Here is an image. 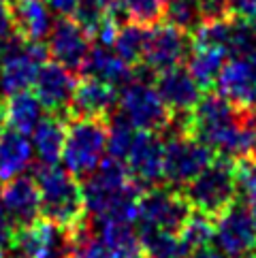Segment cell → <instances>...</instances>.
<instances>
[{
    "mask_svg": "<svg viewBox=\"0 0 256 258\" xmlns=\"http://www.w3.org/2000/svg\"><path fill=\"white\" fill-rule=\"evenodd\" d=\"M100 241L122 258H145L139 233L133 222H100Z\"/></svg>",
    "mask_w": 256,
    "mask_h": 258,
    "instance_id": "obj_26",
    "label": "cell"
},
{
    "mask_svg": "<svg viewBox=\"0 0 256 258\" xmlns=\"http://www.w3.org/2000/svg\"><path fill=\"white\" fill-rule=\"evenodd\" d=\"M109 124V137H107V152L111 158L124 162L128 150H131V145L135 141V135H137V128L131 126L126 122L122 115L113 117Z\"/></svg>",
    "mask_w": 256,
    "mask_h": 258,
    "instance_id": "obj_29",
    "label": "cell"
},
{
    "mask_svg": "<svg viewBox=\"0 0 256 258\" xmlns=\"http://www.w3.org/2000/svg\"><path fill=\"white\" fill-rule=\"evenodd\" d=\"M139 239H141L143 254L148 258H186L190 254L188 245L181 241L179 233L141 226Z\"/></svg>",
    "mask_w": 256,
    "mask_h": 258,
    "instance_id": "obj_24",
    "label": "cell"
},
{
    "mask_svg": "<svg viewBox=\"0 0 256 258\" xmlns=\"http://www.w3.org/2000/svg\"><path fill=\"white\" fill-rule=\"evenodd\" d=\"M5 105H7V122L9 128H13V131L32 135L36 124L43 119V105L30 90L9 94Z\"/></svg>",
    "mask_w": 256,
    "mask_h": 258,
    "instance_id": "obj_22",
    "label": "cell"
},
{
    "mask_svg": "<svg viewBox=\"0 0 256 258\" xmlns=\"http://www.w3.org/2000/svg\"><path fill=\"white\" fill-rule=\"evenodd\" d=\"M228 11L235 17H243V20H250L256 13V0H226Z\"/></svg>",
    "mask_w": 256,
    "mask_h": 258,
    "instance_id": "obj_32",
    "label": "cell"
},
{
    "mask_svg": "<svg viewBox=\"0 0 256 258\" xmlns=\"http://www.w3.org/2000/svg\"><path fill=\"white\" fill-rule=\"evenodd\" d=\"M34 179L41 192V216L64 228H73L86 220L84 183L71 171L58 164H39Z\"/></svg>",
    "mask_w": 256,
    "mask_h": 258,
    "instance_id": "obj_3",
    "label": "cell"
},
{
    "mask_svg": "<svg viewBox=\"0 0 256 258\" xmlns=\"http://www.w3.org/2000/svg\"><path fill=\"white\" fill-rule=\"evenodd\" d=\"M192 214V205L186 195L164 188H150L141 192L137 205V222L145 228H162L179 233Z\"/></svg>",
    "mask_w": 256,
    "mask_h": 258,
    "instance_id": "obj_8",
    "label": "cell"
},
{
    "mask_svg": "<svg viewBox=\"0 0 256 258\" xmlns=\"http://www.w3.org/2000/svg\"><path fill=\"white\" fill-rule=\"evenodd\" d=\"M71 117L73 115L49 113L36 124V128L32 131V145L41 164H49L51 167V164H58L62 160V150H64V141H67Z\"/></svg>",
    "mask_w": 256,
    "mask_h": 258,
    "instance_id": "obj_18",
    "label": "cell"
},
{
    "mask_svg": "<svg viewBox=\"0 0 256 258\" xmlns=\"http://www.w3.org/2000/svg\"><path fill=\"white\" fill-rule=\"evenodd\" d=\"M141 186L126 164L115 158H105L84 183L86 209L98 222H135Z\"/></svg>",
    "mask_w": 256,
    "mask_h": 258,
    "instance_id": "obj_2",
    "label": "cell"
},
{
    "mask_svg": "<svg viewBox=\"0 0 256 258\" xmlns=\"http://www.w3.org/2000/svg\"><path fill=\"white\" fill-rule=\"evenodd\" d=\"M122 5L131 22L154 26L162 20L169 0H122Z\"/></svg>",
    "mask_w": 256,
    "mask_h": 258,
    "instance_id": "obj_30",
    "label": "cell"
},
{
    "mask_svg": "<svg viewBox=\"0 0 256 258\" xmlns=\"http://www.w3.org/2000/svg\"><path fill=\"white\" fill-rule=\"evenodd\" d=\"M73 258H75V256H73Z\"/></svg>",
    "mask_w": 256,
    "mask_h": 258,
    "instance_id": "obj_41",
    "label": "cell"
},
{
    "mask_svg": "<svg viewBox=\"0 0 256 258\" xmlns=\"http://www.w3.org/2000/svg\"><path fill=\"white\" fill-rule=\"evenodd\" d=\"M13 32H15V26H13L11 5L0 0V41H5L7 36H11Z\"/></svg>",
    "mask_w": 256,
    "mask_h": 258,
    "instance_id": "obj_33",
    "label": "cell"
},
{
    "mask_svg": "<svg viewBox=\"0 0 256 258\" xmlns=\"http://www.w3.org/2000/svg\"><path fill=\"white\" fill-rule=\"evenodd\" d=\"M120 115L137 131L158 133L171 126V109L164 105L158 90L143 79H133L117 96Z\"/></svg>",
    "mask_w": 256,
    "mask_h": 258,
    "instance_id": "obj_6",
    "label": "cell"
},
{
    "mask_svg": "<svg viewBox=\"0 0 256 258\" xmlns=\"http://www.w3.org/2000/svg\"><path fill=\"white\" fill-rule=\"evenodd\" d=\"M190 258H228L224 252H220L218 247L212 245H205V247H199V250H192Z\"/></svg>",
    "mask_w": 256,
    "mask_h": 258,
    "instance_id": "obj_35",
    "label": "cell"
},
{
    "mask_svg": "<svg viewBox=\"0 0 256 258\" xmlns=\"http://www.w3.org/2000/svg\"><path fill=\"white\" fill-rule=\"evenodd\" d=\"M160 98L164 100L171 111L175 113H188L192 111L199 100L203 98L201 96V88L197 84V79L190 75V71L184 69V67H173V69H167L158 73L156 77V86Z\"/></svg>",
    "mask_w": 256,
    "mask_h": 258,
    "instance_id": "obj_17",
    "label": "cell"
},
{
    "mask_svg": "<svg viewBox=\"0 0 256 258\" xmlns=\"http://www.w3.org/2000/svg\"><path fill=\"white\" fill-rule=\"evenodd\" d=\"M186 199L192 209L209 218H218L239 197L237 190V162L218 156L209 167L186 186Z\"/></svg>",
    "mask_w": 256,
    "mask_h": 258,
    "instance_id": "obj_4",
    "label": "cell"
},
{
    "mask_svg": "<svg viewBox=\"0 0 256 258\" xmlns=\"http://www.w3.org/2000/svg\"><path fill=\"white\" fill-rule=\"evenodd\" d=\"M162 20L190 34L203 24V13H201L199 0H169Z\"/></svg>",
    "mask_w": 256,
    "mask_h": 258,
    "instance_id": "obj_27",
    "label": "cell"
},
{
    "mask_svg": "<svg viewBox=\"0 0 256 258\" xmlns=\"http://www.w3.org/2000/svg\"><path fill=\"white\" fill-rule=\"evenodd\" d=\"M96 5H100L105 9V11H111V9H117V7H122V0H94Z\"/></svg>",
    "mask_w": 256,
    "mask_h": 258,
    "instance_id": "obj_37",
    "label": "cell"
},
{
    "mask_svg": "<svg viewBox=\"0 0 256 258\" xmlns=\"http://www.w3.org/2000/svg\"><path fill=\"white\" fill-rule=\"evenodd\" d=\"M250 207H252L250 211H252V218H254V226H256V203H254V205H250Z\"/></svg>",
    "mask_w": 256,
    "mask_h": 258,
    "instance_id": "obj_39",
    "label": "cell"
},
{
    "mask_svg": "<svg viewBox=\"0 0 256 258\" xmlns=\"http://www.w3.org/2000/svg\"><path fill=\"white\" fill-rule=\"evenodd\" d=\"M51 11H56L60 17H73L81 0H45Z\"/></svg>",
    "mask_w": 256,
    "mask_h": 258,
    "instance_id": "obj_34",
    "label": "cell"
},
{
    "mask_svg": "<svg viewBox=\"0 0 256 258\" xmlns=\"http://www.w3.org/2000/svg\"><path fill=\"white\" fill-rule=\"evenodd\" d=\"M124 164L141 188H154L164 179V141L156 133L137 131Z\"/></svg>",
    "mask_w": 256,
    "mask_h": 258,
    "instance_id": "obj_11",
    "label": "cell"
},
{
    "mask_svg": "<svg viewBox=\"0 0 256 258\" xmlns=\"http://www.w3.org/2000/svg\"><path fill=\"white\" fill-rule=\"evenodd\" d=\"M77 79L73 75V71L67 67L45 60L41 64L39 73L34 79V94L41 100V105L45 111L58 113V115H71V100L73 92H75Z\"/></svg>",
    "mask_w": 256,
    "mask_h": 258,
    "instance_id": "obj_14",
    "label": "cell"
},
{
    "mask_svg": "<svg viewBox=\"0 0 256 258\" xmlns=\"http://www.w3.org/2000/svg\"><path fill=\"white\" fill-rule=\"evenodd\" d=\"M0 209L13 228L34 222L41 216V192L34 177L17 175L0 190Z\"/></svg>",
    "mask_w": 256,
    "mask_h": 258,
    "instance_id": "obj_15",
    "label": "cell"
},
{
    "mask_svg": "<svg viewBox=\"0 0 256 258\" xmlns=\"http://www.w3.org/2000/svg\"><path fill=\"white\" fill-rule=\"evenodd\" d=\"M115 105H117V88L88 75H84V79H77V86L71 100L73 117L107 119L115 109Z\"/></svg>",
    "mask_w": 256,
    "mask_h": 258,
    "instance_id": "obj_16",
    "label": "cell"
},
{
    "mask_svg": "<svg viewBox=\"0 0 256 258\" xmlns=\"http://www.w3.org/2000/svg\"><path fill=\"white\" fill-rule=\"evenodd\" d=\"M254 109H256V107H254Z\"/></svg>",
    "mask_w": 256,
    "mask_h": 258,
    "instance_id": "obj_42",
    "label": "cell"
},
{
    "mask_svg": "<svg viewBox=\"0 0 256 258\" xmlns=\"http://www.w3.org/2000/svg\"><path fill=\"white\" fill-rule=\"evenodd\" d=\"M214 243L231 258H252L256 252V226L252 211L243 203H233L214 222Z\"/></svg>",
    "mask_w": 256,
    "mask_h": 258,
    "instance_id": "obj_9",
    "label": "cell"
},
{
    "mask_svg": "<svg viewBox=\"0 0 256 258\" xmlns=\"http://www.w3.org/2000/svg\"><path fill=\"white\" fill-rule=\"evenodd\" d=\"M9 128V122H7V105L5 100H0V135Z\"/></svg>",
    "mask_w": 256,
    "mask_h": 258,
    "instance_id": "obj_36",
    "label": "cell"
},
{
    "mask_svg": "<svg viewBox=\"0 0 256 258\" xmlns=\"http://www.w3.org/2000/svg\"><path fill=\"white\" fill-rule=\"evenodd\" d=\"M47 51L53 62L75 73L84 69L90 51H92V39L73 17H60L51 26Z\"/></svg>",
    "mask_w": 256,
    "mask_h": 258,
    "instance_id": "obj_13",
    "label": "cell"
},
{
    "mask_svg": "<svg viewBox=\"0 0 256 258\" xmlns=\"http://www.w3.org/2000/svg\"><path fill=\"white\" fill-rule=\"evenodd\" d=\"M226 60H228V53L224 49L212 47V45L192 43V51L188 56V71L201 88H212Z\"/></svg>",
    "mask_w": 256,
    "mask_h": 258,
    "instance_id": "obj_23",
    "label": "cell"
},
{
    "mask_svg": "<svg viewBox=\"0 0 256 258\" xmlns=\"http://www.w3.org/2000/svg\"><path fill=\"white\" fill-rule=\"evenodd\" d=\"M109 124L100 117H71L62 162L75 177H88L105 160Z\"/></svg>",
    "mask_w": 256,
    "mask_h": 258,
    "instance_id": "obj_5",
    "label": "cell"
},
{
    "mask_svg": "<svg viewBox=\"0 0 256 258\" xmlns=\"http://www.w3.org/2000/svg\"><path fill=\"white\" fill-rule=\"evenodd\" d=\"M148 34H150V26H143L137 22H124L115 32L111 49L131 67H137V64L143 62Z\"/></svg>",
    "mask_w": 256,
    "mask_h": 258,
    "instance_id": "obj_25",
    "label": "cell"
},
{
    "mask_svg": "<svg viewBox=\"0 0 256 258\" xmlns=\"http://www.w3.org/2000/svg\"><path fill=\"white\" fill-rule=\"evenodd\" d=\"M248 22L252 24V28H254V32H256V13H254V15L250 17V20H248Z\"/></svg>",
    "mask_w": 256,
    "mask_h": 258,
    "instance_id": "obj_38",
    "label": "cell"
},
{
    "mask_svg": "<svg viewBox=\"0 0 256 258\" xmlns=\"http://www.w3.org/2000/svg\"><path fill=\"white\" fill-rule=\"evenodd\" d=\"M186 133L235 162L256 158V109L237 107L218 92L199 100Z\"/></svg>",
    "mask_w": 256,
    "mask_h": 258,
    "instance_id": "obj_1",
    "label": "cell"
},
{
    "mask_svg": "<svg viewBox=\"0 0 256 258\" xmlns=\"http://www.w3.org/2000/svg\"><path fill=\"white\" fill-rule=\"evenodd\" d=\"M5 3H9V5H11V3H13V0H5Z\"/></svg>",
    "mask_w": 256,
    "mask_h": 258,
    "instance_id": "obj_40",
    "label": "cell"
},
{
    "mask_svg": "<svg viewBox=\"0 0 256 258\" xmlns=\"http://www.w3.org/2000/svg\"><path fill=\"white\" fill-rule=\"evenodd\" d=\"M214 158L216 152L197 141L192 135H173L164 141V179L177 188H186L214 162Z\"/></svg>",
    "mask_w": 256,
    "mask_h": 258,
    "instance_id": "obj_7",
    "label": "cell"
},
{
    "mask_svg": "<svg viewBox=\"0 0 256 258\" xmlns=\"http://www.w3.org/2000/svg\"><path fill=\"white\" fill-rule=\"evenodd\" d=\"M81 73L88 77L105 81V84L113 88H124L135 77L131 64L124 62L113 49L105 47V45H94Z\"/></svg>",
    "mask_w": 256,
    "mask_h": 258,
    "instance_id": "obj_19",
    "label": "cell"
},
{
    "mask_svg": "<svg viewBox=\"0 0 256 258\" xmlns=\"http://www.w3.org/2000/svg\"><path fill=\"white\" fill-rule=\"evenodd\" d=\"M214 86L237 107H256V49L228 58Z\"/></svg>",
    "mask_w": 256,
    "mask_h": 258,
    "instance_id": "obj_12",
    "label": "cell"
},
{
    "mask_svg": "<svg viewBox=\"0 0 256 258\" xmlns=\"http://www.w3.org/2000/svg\"><path fill=\"white\" fill-rule=\"evenodd\" d=\"M75 258H122L120 254H115L111 247L105 245L100 239H90L88 243H84L75 252Z\"/></svg>",
    "mask_w": 256,
    "mask_h": 258,
    "instance_id": "obj_31",
    "label": "cell"
},
{
    "mask_svg": "<svg viewBox=\"0 0 256 258\" xmlns=\"http://www.w3.org/2000/svg\"><path fill=\"white\" fill-rule=\"evenodd\" d=\"M179 237H181V241L188 245L190 252L214 243V222H212V218L201 214V211L190 214L186 224L179 230Z\"/></svg>",
    "mask_w": 256,
    "mask_h": 258,
    "instance_id": "obj_28",
    "label": "cell"
},
{
    "mask_svg": "<svg viewBox=\"0 0 256 258\" xmlns=\"http://www.w3.org/2000/svg\"><path fill=\"white\" fill-rule=\"evenodd\" d=\"M192 51V36L188 32L175 28L171 24H154L150 26L148 45H145L143 67L152 73H162L173 67H181Z\"/></svg>",
    "mask_w": 256,
    "mask_h": 258,
    "instance_id": "obj_10",
    "label": "cell"
},
{
    "mask_svg": "<svg viewBox=\"0 0 256 258\" xmlns=\"http://www.w3.org/2000/svg\"><path fill=\"white\" fill-rule=\"evenodd\" d=\"M32 162V145L26 135L13 128L0 135V181L22 175Z\"/></svg>",
    "mask_w": 256,
    "mask_h": 258,
    "instance_id": "obj_21",
    "label": "cell"
},
{
    "mask_svg": "<svg viewBox=\"0 0 256 258\" xmlns=\"http://www.w3.org/2000/svg\"><path fill=\"white\" fill-rule=\"evenodd\" d=\"M13 26L24 39L43 41L51 32L49 7L45 0H13L11 3Z\"/></svg>",
    "mask_w": 256,
    "mask_h": 258,
    "instance_id": "obj_20",
    "label": "cell"
}]
</instances>
